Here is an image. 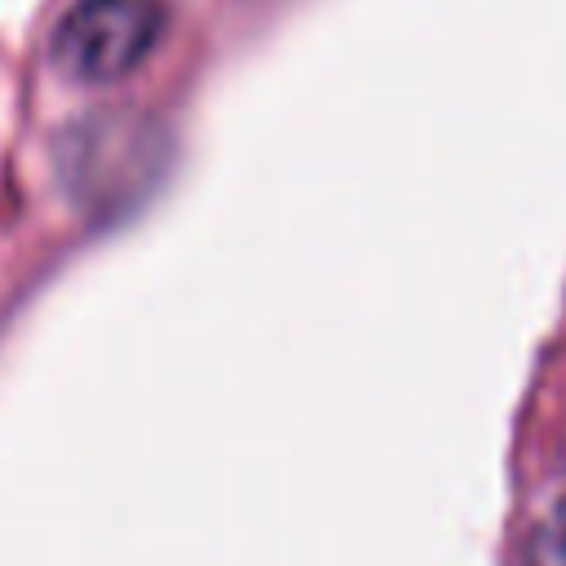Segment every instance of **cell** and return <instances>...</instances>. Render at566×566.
I'll list each match as a JSON object with an SVG mask.
<instances>
[{
	"instance_id": "obj_1",
	"label": "cell",
	"mask_w": 566,
	"mask_h": 566,
	"mask_svg": "<svg viewBox=\"0 0 566 566\" xmlns=\"http://www.w3.org/2000/svg\"><path fill=\"white\" fill-rule=\"evenodd\" d=\"M164 0H80L53 31V62L84 84L137 71L164 35Z\"/></svg>"
},
{
	"instance_id": "obj_2",
	"label": "cell",
	"mask_w": 566,
	"mask_h": 566,
	"mask_svg": "<svg viewBox=\"0 0 566 566\" xmlns=\"http://www.w3.org/2000/svg\"><path fill=\"white\" fill-rule=\"evenodd\" d=\"M522 566H566V500H557L526 535Z\"/></svg>"
}]
</instances>
